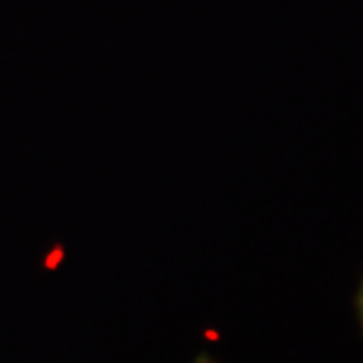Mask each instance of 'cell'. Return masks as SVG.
Returning <instances> with one entry per match:
<instances>
[{
  "instance_id": "cell-1",
  "label": "cell",
  "mask_w": 363,
  "mask_h": 363,
  "mask_svg": "<svg viewBox=\"0 0 363 363\" xmlns=\"http://www.w3.org/2000/svg\"><path fill=\"white\" fill-rule=\"evenodd\" d=\"M359 307H361V316H363V289H361V300H359Z\"/></svg>"
}]
</instances>
